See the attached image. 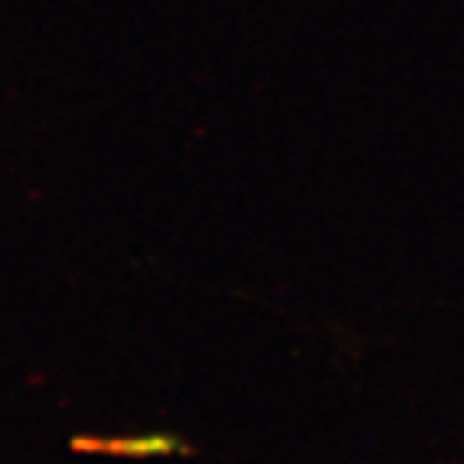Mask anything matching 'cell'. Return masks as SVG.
<instances>
[{
    "instance_id": "6da1fadb",
    "label": "cell",
    "mask_w": 464,
    "mask_h": 464,
    "mask_svg": "<svg viewBox=\"0 0 464 464\" xmlns=\"http://www.w3.org/2000/svg\"><path fill=\"white\" fill-rule=\"evenodd\" d=\"M70 449L78 454L114 457V459H170L194 451L186 439L168 431L130 433V436H78L70 441Z\"/></svg>"
}]
</instances>
